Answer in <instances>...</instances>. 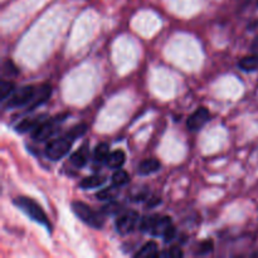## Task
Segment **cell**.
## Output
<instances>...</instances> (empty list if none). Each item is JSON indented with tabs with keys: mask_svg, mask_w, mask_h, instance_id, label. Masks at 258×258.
<instances>
[{
	"mask_svg": "<svg viewBox=\"0 0 258 258\" xmlns=\"http://www.w3.org/2000/svg\"><path fill=\"white\" fill-rule=\"evenodd\" d=\"M14 204L20 209V211L24 212L32 221L47 227L50 231L52 226H50L49 223V219H48L45 212L43 211V208L37 203V202L33 201L32 198H28V197H18V198L14 199Z\"/></svg>",
	"mask_w": 258,
	"mask_h": 258,
	"instance_id": "cell-1",
	"label": "cell"
},
{
	"mask_svg": "<svg viewBox=\"0 0 258 258\" xmlns=\"http://www.w3.org/2000/svg\"><path fill=\"white\" fill-rule=\"evenodd\" d=\"M72 209L73 212H75L76 216H77L83 223L92 227V228L101 229L103 227V224H105V218H103L102 214L93 211L92 208H90V207H88L87 204L83 203V202H72Z\"/></svg>",
	"mask_w": 258,
	"mask_h": 258,
	"instance_id": "cell-2",
	"label": "cell"
},
{
	"mask_svg": "<svg viewBox=\"0 0 258 258\" xmlns=\"http://www.w3.org/2000/svg\"><path fill=\"white\" fill-rule=\"evenodd\" d=\"M73 143H75V140L66 133L64 135L60 136V138L53 139V140H50L49 143L47 144L44 150L45 155H47V158L50 159V160H59V159H62L63 156H66L70 153L71 146H72Z\"/></svg>",
	"mask_w": 258,
	"mask_h": 258,
	"instance_id": "cell-3",
	"label": "cell"
},
{
	"mask_svg": "<svg viewBox=\"0 0 258 258\" xmlns=\"http://www.w3.org/2000/svg\"><path fill=\"white\" fill-rule=\"evenodd\" d=\"M68 113H62V115H57L55 117H52L50 120L43 121L40 122L37 127L33 130L32 138L35 141H44L47 139L52 138L59 128V123L67 118Z\"/></svg>",
	"mask_w": 258,
	"mask_h": 258,
	"instance_id": "cell-4",
	"label": "cell"
},
{
	"mask_svg": "<svg viewBox=\"0 0 258 258\" xmlns=\"http://www.w3.org/2000/svg\"><path fill=\"white\" fill-rule=\"evenodd\" d=\"M171 224L170 217H161L159 214L144 217L140 222V229L154 236H163L165 229Z\"/></svg>",
	"mask_w": 258,
	"mask_h": 258,
	"instance_id": "cell-5",
	"label": "cell"
},
{
	"mask_svg": "<svg viewBox=\"0 0 258 258\" xmlns=\"http://www.w3.org/2000/svg\"><path fill=\"white\" fill-rule=\"evenodd\" d=\"M38 91H39V88L33 85L24 86V87H22L19 91L14 92L8 98L7 103H5V108H18L23 107L25 105H30L34 101V98L37 97Z\"/></svg>",
	"mask_w": 258,
	"mask_h": 258,
	"instance_id": "cell-6",
	"label": "cell"
},
{
	"mask_svg": "<svg viewBox=\"0 0 258 258\" xmlns=\"http://www.w3.org/2000/svg\"><path fill=\"white\" fill-rule=\"evenodd\" d=\"M139 222L138 212L130 211L118 216L116 219V229L120 234H128L135 229L136 224Z\"/></svg>",
	"mask_w": 258,
	"mask_h": 258,
	"instance_id": "cell-7",
	"label": "cell"
},
{
	"mask_svg": "<svg viewBox=\"0 0 258 258\" xmlns=\"http://www.w3.org/2000/svg\"><path fill=\"white\" fill-rule=\"evenodd\" d=\"M211 120V112L207 107H201L197 108L193 113L188 117V121H186V126L190 131H198L206 125L208 121Z\"/></svg>",
	"mask_w": 258,
	"mask_h": 258,
	"instance_id": "cell-8",
	"label": "cell"
},
{
	"mask_svg": "<svg viewBox=\"0 0 258 258\" xmlns=\"http://www.w3.org/2000/svg\"><path fill=\"white\" fill-rule=\"evenodd\" d=\"M50 95H52V86H49V85L40 86L39 91H38L37 97H35L34 101L30 103L28 110L32 111V110H34V108H37L38 106H40V105H43L44 102H47V101L49 100Z\"/></svg>",
	"mask_w": 258,
	"mask_h": 258,
	"instance_id": "cell-9",
	"label": "cell"
},
{
	"mask_svg": "<svg viewBox=\"0 0 258 258\" xmlns=\"http://www.w3.org/2000/svg\"><path fill=\"white\" fill-rule=\"evenodd\" d=\"M88 158H90V151H88L87 146L85 145L81 149H78L76 153H73L71 155L70 160L76 168H83L88 163Z\"/></svg>",
	"mask_w": 258,
	"mask_h": 258,
	"instance_id": "cell-10",
	"label": "cell"
},
{
	"mask_svg": "<svg viewBox=\"0 0 258 258\" xmlns=\"http://www.w3.org/2000/svg\"><path fill=\"white\" fill-rule=\"evenodd\" d=\"M161 165H160V161L156 160V159H145L140 163L139 165V174L141 175H150V174L156 173V171L160 170Z\"/></svg>",
	"mask_w": 258,
	"mask_h": 258,
	"instance_id": "cell-11",
	"label": "cell"
},
{
	"mask_svg": "<svg viewBox=\"0 0 258 258\" xmlns=\"http://www.w3.org/2000/svg\"><path fill=\"white\" fill-rule=\"evenodd\" d=\"M42 122V116H35V117H27L24 120L20 121L17 126H15V130L18 133H27V131L34 130L39 123Z\"/></svg>",
	"mask_w": 258,
	"mask_h": 258,
	"instance_id": "cell-12",
	"label": "cell"
},
{
	"mask_svg": "<svg viewBox=\"0 0 258 258\" xmlns=\"http://www.w3.org/2000/svg\"><path fill=\"white\" fill-rule=\"evenodd\" d=\"M125 160H126L125 153H123L122 150H115L112 151V153H110L106 164H107L108 168L111 169H120L122 168V165L125 164Z\"/></svg>",
	"mask_w": 258,
	"mask_h": 258,
	"instance_id": "cell-13",
	"label": "cell"
},
{
	"mask_svg": "<svg viewBox=\"0 0 258 258\" xmlns=\"http://www.w3.org/2000/svg\"><path fill=\"white\" fill-rule=\"evenodd\" d=\"M239 70L244 71V72H253L258 70V54L248 55V57L242 58L238 62Z\"/></svg>",
	"mask_w": 258,
	"mask_h": 258,
	"instance_id": "cell-14",
	"label": "cell"
},
{
	"mask_svg": "<svg viewBox=\"0 0 258 258\" xmlns=\"http://www.w3.org/2000/svg\"><path fill=\"white\" fill-rule=\"evenodd\" d=\"M106 181L105 176L101 175H91L87 176V178L82 179L80 183L81 189H92L97 188V186H101Z\"/></svg>",
	"mask_w": 258,
	"mask_h": 258,
	"instance_id": "cell-15",
	"label": "cell"
},
{
	"mask_svg": "<svg viewBox=\"0 0 258 258\" xmlns=\"http://www.w3.org/2000/svg\"><path fill=\"white\" fill-rule=\"evenodd\" d=\"M110 155V148H108V144L101 143L93 150V159L97 163H106Z\"/></svg>",
	"mask_w": 258,
	"mask_h": 258,
	"instance_id": "cell-16",
	"label": "cell"
},
{
	"mask_svg": "<svg viewBox=\"0 0 258 258\" xmlns=\"http://www.w3.org/2000/svg\"><path fill=\"white\" fill-rule=\"evenodd\" d=\"M158 244L155 242H148L146 244H144L140 249H139L138 253L135 254L136 257H151V256H158Z\"/></svg>",
	"mask_w": 258,
	"mask_h": 258,
	"instance_id": "cell-17",
	"label": "cell"
},
{
	"mask_svg": "<svg viewBox=\"0 0 258 258\" xmlns=\"http://www.w3.org/2000/svg\"><path fill=\"white\" fill-rule=\"evenodd\" d=\"M14 90H15L14 83L10 82V81L3 80L2 82H0V98H2V101L8 100V98L12 96V93L14 92Z\"/></svg>",
	"mask_w": 258,
	"mask_h": 258,
	"instance_id": "cell-18",
	"label": "cell"
},
{
	"mask_svg": "<svg viewBox=\"0 0 258 258\" xmlns=\"http://www.w3.org/2000/svg\"><path fill=\"white\" fill-rule=\"evenodd\" d=\"M130 181V176L125 170L120 169L112 175V184L116 186H123Z\"/></svg>",
	"mask_w": 258,
	"mask_h": 258,
	"instance_id": "cell-19",
	"label": "cell"
},
{
	"mask_svg": "<svg viewBox=\"0 0 258 258\" xmlns=\"http://www.w3.org/2000/svg\"><path fill=\"white\" fill-rule=\"evenodd\" d=\"M117 188L118 186L113 185L112 186H107V188L102 189L101 191H98L97 194H96V198L100 199V201H107V199H112L115 198L116 194H117Z\"/></svg>",
	"mask_w": 258,
	"mask_h": 258,
	"instance_id": "cell-20",
	"label": "cell"
},
{
	"mask_svg": "<svg viewBox=\"0 0 258 258\" xmlns=\"http://www.w3.org/2000/svg\"><path fill=\"white\" fill-rule=\"evenodd\" d=\"M18 73H19V71H18L17 67H15L13 60L10 59L5 60L4 64H3V75L7 76V77H14V76H17Z\"/></svg>",
	"mask_w": 258,
	"mask_h": 258,
	"instance_id": "cell-21",
	"label": "cell"
},
{
	"mask_svg": "<svg viewBox=\"0 0 258 258\" xmlns=\"http://www.w3.org/2000/svg\"><path fill=\"white\" fill-rule=\"evenodd\" d=\"M86 131H87V125H86V123H80V125H76L75 127H72L70 131H67V134L76 141L78 138L85 135Z\"/></svg>",
	"mask_w": 258,
	"mask_h": 258,
	"instance_id": "cell-22",
	"label": "cell"
},
{
	"mask_svg": "<svg viewBox=\"0 0 258 258\" xmlns=\"http://www.w3.org/2000/svg\"><path fill=\"white\" fill-rule=\"evenodd\" d=\"M213 251V242L211 239L208 241H204L199 244L198 247V254H208Z\"/></svg>",
	"mask_w": 258,
	"mask_h": 258,
	"instance_id": "cell-23",
	"label": "cell"
},
{
	"mask_svg": "<svg viewBox=\"0 0 258 258\" xmlns=\"http://www.w3.org/2000/svg\"><path fill=\"white\" fill-rule=\"evenodd\" d=\"M158 256L160 257H174V258H180L183 257V251H181L179 247H173L169 251L161 252V253H158Z\"/></svg>",
	"mask_w": 258,
	"mask_h": 258,
	"instance_id": "cell-24",
	"label": "cell"
},
{
	"mask_svg": "<svg viewBox=\"0 0 258 258\" xmlns=\"http://www.w3.org/2000/svg\"><path fill=\"white\" fill-rule=\"evenodd\" d=\"M175 236H176V229L173 224H170V226L165 229V232H164L163 234L164 241L165 242H171L174 238H175Z\"/></svg>",
	"mask_w": 258,
	"mask_h": 258,
	"instance_id": "cell-25",
	"label": "cell"
},
{
	"mask_svg": "<svg viewBox=\"0 0 258 258\" xmlns=\"http://www.w3.org/2000/svg\"><path fill=\"white\" fill-rule=\"evenodd\" d=\"M251 49L253 50V52L258 53V37H256V39H254L253 42H252V44H251Z\"/></svg>",
	"mask_w": 258,
	"mask_h": 258,
	"instance_id": "cell-26",
	"label": "cell"
},
{
	"mask_svg": "<svg viewBox=\"0 0 258 258\" xmlns=\"http://www.w3.org/2000/svg\"><path fill=\"white\" fill-rule=\"evenodd\" d=\"M256 256H258V252H257V253H256Z\"/></svg>",
	"mask_w": 258,
	"mask_h": 258,
	"instance_id": "cell-27",
	"label": "cell"
}]
</instances>
